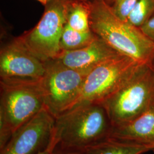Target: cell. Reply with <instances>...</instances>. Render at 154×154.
I'll list each match as a JSON object with an SVG mask.
<instances>
[{"label": "cell", "mask_w": 154, "mask_h": 154, "mask_svg": "<svg viewBox=\"0 0 154 154\" xmlns=\"http://www.w3.org/2000/svg\"><path fill=\"white\" fill-rule=\"evenodd\" d=\"M90 2V26L92 32L117 53L140 63H151L154 42L139 28L122 20L105 0Z\"/></svg>", "instance_id": "6da1fadb"}, {"label": "cell", "mask_w": 154, "mask_h": 154, "mask_svg": "<svg viewBox=\"0 0 154 154\" xmlns=\"http://www.w3.org/2000/svg\"><path fill=\"white\" fill-rule=\"evenodd\" d=\"M113 128L101 103L77 105L55 118L56 147L84 149L110 137Z\"/></svg>", "instance_id": "7a4b0ae2"}, {"label": "cell", "mask_w": 154, "mask_h": 154, "mask_svg": "<svg viewBox=\"0 0 154 154\" xmlns=\"http://www.w3.org/2000/svg\"><path fill=\"white\" fill-rule=\"evenodd\" d=\"M154 102V67L143 63L121 88L101 103L113 127L131 122L149 109Z\"/></svg>", "instance_id": "3957f363"}, {"label": "cell", "mask_w": 154, "mask_h": 154, "mask_svg": "<svg viewBox=\"0 0 154 154\" xmlns=\"http://www.w3.org/2000/svg\"><path fill=\"white\" fill-rule=\"evenodd\" d=\"M45 108L39 83L1 84L0 149L25 123Z\"/></svg>", "instance_id": "277c9868"}, {"label": "cell", "mask_w": 154, "mask_h": 154, "mask_svg": "<svg viewBox=\"0 0 154 154\" xmlns=\"http://www.w3.org/2000/svg\"><path fill=\"white\" fill-rule=\"evenodd\" d=\"M45 65L46 72L39 85L45 107L57 118L77 103L91 70L72 69L56 60L45 62Z\"/></svg>", "instance_id": "5b68a950"}, {"label": "cell", "mask_w": 154, "mask_h": 154, "mask_svg": "<svg viewBox=\"0 0 154 154\" xmlns=\"http://www.w3.org/2000/svg\"><path fill=\"white\" fill-rule=\"evenodd\" d=\"M142 64L119 54L95 67L86 78L74 106L83 103H102L125 84Z\"/></svg>", "instance_id": "8992f818"}, {"label": "cell", "mask_w": 154, "mask_h": 154, "mask_svg": "<svg viewBox=\"0 0 154 154\" xmlns=\"http://www.w3.org/2000/svg\"><path fill=\"white\" fill-rule=\"evenodd\" d=\"M68 0H49L38 23L20 37L28 49L44 62L54 60L61 52L60 40L66 23Z\"/></svg>", "instance_id": "52a82bcc"}, {"label": "cell", "mask_w": 154, "mask_h": 154, "mask_svg": "<svg viewBox=\"0 0 154 154\" xmlns=\"http://www.w3.org/2000/svg\"><path fill=\"white\" fill-rule=\"evenodd\" d=\"M46 72L45 62L34 55L17 37L3 46L0 52V83H39Z\"/></svg>", "instance_id": "ba28073f"}, {"label": "cell", "mask_w": 154, "mask_h": 154, "mask_svg": "<svg viewBox=\"0 0 154 154\" xmlns=\"http://www.w3.org/2000/svg\"><path fill=\"white\" fill-rule=\"evenodd\" d=\"M55 122L45 107L13 134L0 154H36L46 149L54 138Z\"/></svg>", "instance_id": "9c48e42d"}, {"label": "cell", "mask_w": 154, "mask_h": 154, "mask_svg": "<svg viewBox=\"0 0 154 154\" xmlns=\"http://www.w3.org/2000/svg\"><path fill=\"white\" fill-rule=\"evenodd\" d=\"M119 54L96 36L86 46L72 51H62L54 60L72 69L91 70L99 64Z\"/></svg>", "instance_id": "30bf717a"}, {"label": "cell", "mask_w": 154, "mask_h": 154, "mask_svg": "<svg viewBox=\"0 0 154 154\" xmlns=\"http://www.w3.org/2000/svg\"><path fill=\"white\" fill-rule=\"evenodd\" d=\"M109 138L154 147V102L138 118L126 124L113 127Z\"/></svg>", "instance_id": "8fae6325"}, {"label": "cell", "mask_w": 154, "mask_h": 154, "mask_svg": "<svg viewBox=\"0 0 154 154\" xmlns=\"http://www.w3.org/2000/svg\"><path fill=\"white\" fill-rule=\"evenodd\" d=\"M82 149L86 154H143L154 151V147L108 138Z\"/></svg>", "instance_id": "7c38bea8"}, {"label": "cell", "mask_w": 154, "mask_h": 154, "mask_svg": "<svg viewBox=\"0 0 154 154\" xmlns=\"http://www.w3.org/2000/svg\"><path fill=\"white\" fill-rule=\"evenodd\" d=\"M90 2L79 0H68L66 23L80 32L91 30L90 26Z\"/></svg>", "instance_id": "4fadbf2b"}, {"label": "cell", "mask_w": 154, "mask_h": 154, "mask_svg": "<svg viewBox=\"0 0 154 154\" xmlns=\"http://www.w3.org/2000/svg\"><path fill=\"white\" fill-rule=\"evenodd\" d=\"M96 35L91 30L78 31L65 24L61 35L60 48L62 51H72L80 49L90 44Z\"/></svg>", "instance_id": "5bb4252c"}, {"label": "cell", "mask_w": 154, "mask_h": 154, "mask_svg": "<svg viewBox=\"0 0 154 154\" xmlns=\"http://www.w3.org/2000/svg\"><path fill=\"white\" fill-rule=\"evenodd\" d=\"M154 16V0H139L127 21L139 28Z\"/></svg>", "instance_id": "9a60e30c"}, {"label": "cell", "mask_w": 154, "mask_h": 154, "mask_svg": "<svg viewBox=\"0 0 154 154\" xmlns=\"http://www.w3.org/2000/svg\"><path fill=\"white\" fill-rule=\"evenodd\" d=\"M139 0H116L111 5L114 13L122 20L127 21Z\"/></svg>", "instance_id": "2e32d148"}, {"label": "cell", "mask_w": 154, "mask_h": 154, "mask_svg": "<svg viewBox=\"0 0 154 154\" xmlns=\"http://www.w3.org/2000/svg\"><path fill=\"white\" fill-rule=\"evenodd\" d=\"M139 29L148 38L154 42V16L145 22Z\"/></svg>", "instance_id": "e0dca14e"}, {"label": "cell", "mask_w": 154, "mask_h": 154, "mask_svg": "<svg viewBox=\"0 0 154 154\" xmlns=\"http://www.w3.org/2000/svg\"><path fill=\"white\" fill-rule=\"evenodd\" d=\"M54 154H86L82 149H61L55 147Z\"/></svg>", "instance_id": "ac0fdd59"}, {"label": "cell", "mask_w": 154, "mask_h": 154, "mask_svg": "<svg viewBox=\"0 0 154 154\" xmlns=\"http://www.w3.org/2000/svg\"><path fill=\"white\" fill-rule=\"evenodd\" d=\"M56 146H57V143L53 138L52 143H51V144L50 145L48 149L36 154H54V151L56 147Z\"/></svg>", "instance_id": "d6986e66"}, {"label": "cell", "mask_w": 154, "mask_h": 154, "mask_svg": "<svg viewBox=\"0 0 154 154\" xmlns=\"http://www.w3.org/2000/svg\"><path fill=\"white\" fill-rule=\"evenodd\" d=\"M37 1H38L39 2H40L42 4L45 5H46L49 1V0H37Z\"/></svg>", "instance_id": "ffe728a7"}, {"label": "cell", "mask_w": 154, "mask_h": 154, "mask_svg": "<svg viewBox=\"0 0 154 154\" xmlns=\"http://www.w3.org/2000/svg\"><path fill=\"white\" fill-rule=\"evenodd\" d=\"M105 1L106 2H107L109 4H110V5H111L116 0H105Z\"/></svg>", "instance_id": "44dd1931"}, {"label": "cell", "mask_w": 154, "mask_h": 154, "mask_svg": "<svg viewBox=\"0 0 154 154\" xmlns=\"http://www.w3.org/2000/svg\"><path fill=\"white\" fill-rule=\"evenodd\" d=\"M152 66L154 67V59H153V60H152Z\"/></svg>", "instance_id": "7402d4cb"}, {"label": "cell", "mask_w": 154, "mask_h": 154, "mask_svg": "<svg viewBox=\"0 0 154 154\" xmlns=\"http://www.w3.org/2000/svg\"><path fill=\"white\" fill-rule=\"evenodd\" d=\"M79 1H88L89 0H79Z\"/></svg>", "instance_id": "603a6c76"}]
</instances>
